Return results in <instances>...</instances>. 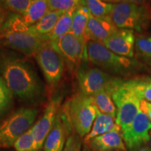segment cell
I'll return each mask as SVG.
<instances>
[{
  "mask_svg": "<svg viewBox=\"0 0 151 151\" xmlns=\"http://www.w3.org/2000/svg\"><path fill=\"white\" fill-rule=\"evenodd\" d=\"M66 11H50L37 23L29 27L31 32L39 37L47 35L52 31L59 19Z\"/></svg>",
  "mask_w": 151,
  "mask_h": 151,
  "instance_id": "cell-20",
  "label": "cell"
},
{
  "mask_svg": "<svg viewBox=\"0 0 151 151\" xmlns=\"http://www.w3.org/2000/svg\"><path fill=\"white\" fill-rule=\"evenodd\" d=\"M75 132L81 138L90 132L98 113L92 97L81 92L74 94L65 104Z\"/></svg>",
  "mask_w": 151,
  "mask_h": 151,
  "instance_id": "cell-4",
  "label": "cell"
},
{
  "mask_svg": "<svg viewBox=\"0 0 151 151\" xmlns=\"http://www.w3.org/2000/svg\"><path fill=\"white\" fill-rule=\"evenodd\" d=\"M101 1H105V2H107V3H114V4H116V3L120 2V0H101Z\"/></svg>",
  "mask_w": 151,
  "mask_h": 151,
  "instance_id": "cell-35",
  "label": "cell"
},
{
  "mask_svg": "<svg viewBox=\"0 0 151 151\" xmlns=\"http://www.w3.org/2000/svg\"><path fill=\"white\" fill-rule=\"evenodd\" d=\"M135 35L134 30L118 29L102 43L106 48L118 55L133 58L134 55Z\"/></svg>",
  "mask_w": 151,
  "mask_h": 151,
  "instance_id": "cell-14",
  "label": "cell"
},
{
  "mask_svg": "<svg viewBox=\"0 0 151 151\" xmlns=\"http://www.w3.org/2000/svg\"><path fill=\"white\" fill-rule=\"evenodd\" d=\"M106 90L111 94L116 106V122L124 132L137 116L141 99L132 88L129 80L115 77Z\"/></svg>",
  "mask_w": 151,
  "mask_h": 151,
  "instance_id": "cell-2",
  "label": "cell"
},
{
  "mask_svg": "<svg viewBox=\"0 0 151 151\" xmlns=\"http://www.w3.org/2000/svg\"><path fill=\"white\" fill-rule=\"evenodd\" d=\"M35 56L47 83L52 87L57 86L61 80L65 68L62 56L52 46L50 41H45Z\"/></svg>",
  "mask_w": 151,
  "mask_h": 151,
  "instance_id": "cell-9",
  "label": "cell"
},
{
  "mask_svg": "<svg viewBox=\"0 0 151 151\" xmlns=\"http://www.w3.org/2000/svg\"><path fill=\"white\" fill-rule=\"evenodd\" d=\"M62 97H54L47 105L44 113L37 123L32 127L35 138V150L39 151L43 147L45 141L51 130L55 120L57 114L60 110Z\"/></svg>",
  "mask_w": 151,
  "mask_h": 151,
  "instance_id": "cell-13",
  "label": "cell"
},
{
  "mask_svg": "<svg viewBox=\"0 0 151 151\" xmlns=\"http://www.w3.org/2000/svg\"><path fill=\"white\" fill-rule=\"evenodd\" d=\"M116 125V118L110 115L104 114L99 111L91 130L84 137V144L88 145L94 138L111 131Z\"/></svg>",
  "mask_w": 151,
  "mask_h": 151,
  "instance_id": "cell-17",
  "label": "cell"
},
{
  "mask_svg": "<svg viewBox=\"0 0 151 151\" xmlns=\"http://www.w3.org/2000/svg\"><path fill=\"white\" fill-rule=\"evenodd\" d=\"M33 0H0V6L9 11L22 16Z\"/></svg>",
  "mask_w": 151,
  "mask_h": 151,
  "instance_id": "cell-26",
  "label": "cell"
},
{
  "mask_svg": "<svg viewBox=\"0 0 151 151\" xmlns=\"http://www.w3.org/2000/svg\"><path fill=\"white\" fill-rule=\"evenodd\" d=\"M81 92L88 97L106 90L115 77L97 67H79L76 72Z\"/></svg>",
  "mask_w": 151,
  "mask_h": 151,
  "instance_id": "cell-10",
  "label": "cell"
},
{
  "mask_svg": "<svg viewBox=\"0 0 151 151\" xmlns=\"http://www.w3.org/2000/svg\"><path fill=\"white\" fill-rule=\"evenodd\" d=\"M86 46L88 60L106 73L129 76L140 71L142 67L136 59L118 55L101 43L89 41Z\"/></svg>",
  "mask_w": 151,
  "mask_h": 151,
  "instance_id": "cell-3",
  "label": "cell"
},
{
  "mask_svg": "<svg viewBox=\"0 0 151 151\" xmlns=\"http://www.w3.org/2000/svg\"><path fill=\"white\" fill-rule=\"evenodd\" d=\"M149 147L151 148V130L150 131V141H149Z\"/></svg>",
  "mask_w": 151,
  "mask_h": 151,
  "instance_id": "cell-37",
  "label": "cell"
},
{
  "mask_svg": "<svg viewBox=\"0 0 151 151\" xmlns=\"http://www.w3.org/2000/svg\"><path fill=\"white\" fill-rule=\"evenodd\" d=\"M50 11H67L77 8L81 4H86V0H49Z\"/></svg>",
  "mask_w": 151,
  "mask_h": 151,
  "instance_id": "cell-28",
  "label": "cell"
},
{
  "mask_svg": "<svg viewBox=\"0 0 151 151\" xmlns=\"http://www.w3.org/2000/svg\"><path fill=\"white\" fill-rule=\"evenodd\" d=\"M118 30L110 16L95 17L90 15L86 29V40L102 43Z\"/></svg>",
  "mask_w": 151,
  "mask_h": 151,
  "instance_id": "cell-15",
  "label": "cell"
},
{
  "mask_svg": "<svg viewBox=\"0 0 151 151\" xmlns=\"http://www.w3.org/2000/svg\"><path fill=\"white\" fill-rule=\"evenodd\" d=\"M14 147L16 151H36L35 138L32 127L18 138L14 143Z\"/></svg>",
  "mask_w": 151,
  "mask_h": 151,
  "instance_id": "cell-27",
  "label": "cell"
},
{
  "mask_svg": "<svg viewBox=\"0 0 151 151\" xmlns=\"http://www.w3.org/2000/svg\"><path fill=\"white\" fill-rule=\"evenodd\" d=\"M110 17L118 29L141 32L148 24L151 18V11L147 5L120 1L114 4Z\"/></svg>",
  "mask_w": 151,
  "mask_h": 151,
  "instance_id": "cell-6",
  "label": "cell"
},
{
  "mask_svg": "<svg viewBox=\"0 0 151 151\" xmlns=\"http://www.w3.org/2000/svg\"><path fill=\"white\" fill-rule=\"evenodd\" d=\"M0 74L12 94L24 102L39 103L44 98L42 81L24 57L14 52H1Z\"/></svg>",
  "mask_w": 151,
  "mask_h": 151,
  "instance_id": "cell-1",
  "label": "cell"
},
{
  "mask_svg": "<svg viewBox=\"0 0 151 151\" xmlns=\"http://www.w3.org/2000/svg\"><path fill=\"white\" fill-rule=\"evenodd\" d=\"M82 151H91L89 147H88V145L84 144L83 145V150Z\"/></svg>",
  "mask_w": 151,
  "mask_h": 151,
  "instance_id": "cell-36",
  "label": "cell"
},
{
  "mask_svg": "<svg viewBox=\"0 0 151 151\" xmlns=\"http://www.w3.org/2000/svg\"><path fill=\"white\" fill-rule=\"evenodd\" d=\"M120 1L135 4L138 5H146L148 0H120Z\"/></svg>",
  "mask_w": 151,
  "mask_h": 151,
  "instance_id": "cell-33",
  "label": "cell"
},
{
  "mask_svg": "<svg viewBox=\"0 0 151 151\" xmlns=\"http://www.w3.org/2000/svg\"><path fill=\"white\" fill-rule=\"evenodd\" d=\"M140 108L146 113L147 116L151 122V103L146 100H141Z\"/></svg>",
  "mask_w": 151,
  "mask_h": 151,
  "instance_id": "cell-31",
  "label": "cell"
},
{
  "mask_svg": "<svg viewBox=\"0 0 151 151\" xmlns=\"http://www.w3.org/2000/svg\"><path fill=\"white\" fill-rule=\"evenodd\" d=\"M76 9V8L66 11L65 14L60 17L52 31L41 37L43 40L44 41H51L71 32L73 17Z\"/></svg>",
  "mask_w": 151,
  "mask_h": 151,
  "instance_id": "cell-18",
  "label": "cell"
},
{
  "mask_svg": "<svg viewBox=\"0 0 151 151\" xmlns=\"http://www.w3.org/2000/svg\"><path fill=\"white\" fill-rule=\"evenodd\" d=\"M12 100V92L9 89L3 79L0 78V115L10 107Z\"/></svg>",
  "mask_w": 151,
  "mask_h": 151,
  "instance_id": "cell-29",
  "label": "cell"
},
{
  "mask_svg": "<svg viewBox=\"0 0 151 151\" xmlns=\"http://www.w3.org/2000/svg\"><path fill=\"white\" fill-rule=\"evenodd\" d=\"M50 43L63 58L65 64L71 72L76 73L83 61L88 60L87 43L71 32Z\"/></svg>",
  "mask_w": 151,
  "mask_h": 151,
  "instance_id": "cell-8",
  "label": "cell"
},
{
  "mask_svg": "<svg viewBox=\"0 0 151 151\" xmlns=\"http://www.w3.org/2000/svg\"><path fill=\"white\" fill-rule=\"evenodd\" d=\"M134 48L138 58L151 62V36L138 35L135 40Z\"/></svg>",
  "mask_w": 151,
  "mask_h": 151,
  "instance_id": "cell-24",
  "label": "cell"
},
{
  "mask_svg": "<svg viewBox=\"0 0 151 151\" xmlns=\"http://www.w3.org/2000/svg\"><path fill=\"white\" fill-rule=\"evenodd\" d=\"M86 6L90 14L95 17L110 16L114 4L107 3L101 0H86Z\"/></svg>",
  "mask_w": 151,
  "mask_h": 151,
  "instance_id": "cell-25",
  "label": "cell"
},
{
  "mask_svg": "<svg viewBox=\"0 0 151 151\" xmlns=\"http://www.w3.org/2000/svg\"><path fill=\"white\" fill-rule=\"evenodd\" d=\"M91 151H127L121 127L116 123L111 131L94 138L88 144Z\"/></svg>",
  "mask_w": 151,
  "mask_h": 151,
  "instance_id": "cell-16",
  "label": "cell"
},
{
  "mask_svg": "<svg viewBox=\"0 0 151 151\" xmlns=\"http://www.w3.org/2000/svg\"><path fill=\"white\" fill-rule=\"evenodd\" d=\"M9 12L6 9L0 6V31L6 19L7 18Z\"/></svg>",
  "mask_w": 151,
  "mask_h": 151,
  "instance_id": "cell-32",
  "label": "cell"
},
{
  "mask_svg": "<svg viewBox=\"0 0 151 151\" xmlns=\"http://www.w3.org/2000/svg\"><path fill=\"white\" fill-rule=\"evenodd\" d=\"M29 26L18 29H1L0 44L16 50L26 56L35 55L45 41L39 36L30 32Z\"/></svg>",
  "mask_w": 151,
  "mask_h": 151,
  "instance_id": "cell-7",
  "label": "cell"
},
{
  "mask_svg": "<svg viewBox=\"0 0 151 151\" xmlns=\"http://www.w3.org/2000/svg\"><path fill=\"white\" fill-rule=\"evenodd\" d=\"M82 138L75 130L67 138L63 151H82Z\"/></svg>",
  "mask_w": 151,
  "mask_h": 151,
  "instance_id": "cell-30",
  "label": "cell"
},
{
  "mask_svg": "<svg viewBox=\"0 0 151 151\" xmlns=\"http://www.w3.org/2000/svg\"><path fill=\"white\" fill-rule=\"evenodd\" d=\"M129 82L138 97L151 103V78L143 77L129 79Z\"/></svg>",
  "mask_w": 151,
  "mask_h": 151,
  "instance_id": "cell-23",
  "label": "cell"
},
{
  "mask_svg": "<svg viewBox=\"0 0 151 151\" xmlns=\"http://www.w3.org/2000/svg\"><path fill=\"white\" fill-rule=\"evenodd\" d=\"M74 131L67 110L64 105L60 109L51 130L43 144L44 151H63L68 137Z\"/></svg>",
  "mask_w": 151,
  "mask_h": 151,
  "instance_id": "cell-11",
  "label": "cell"
},
{
  "mask_svg": "<svg viewBox=\"0 0 151 151\" xmlns=\"http://www.w3.org/2000/svg\"><path fill=\"white\" fill-rule=\"evenodd\" d=\"M151 122L146 113L140 108L134 120L123 133L124 141L129 150L146 146L150 141Z\"/></svg>",
  "mask_w": 151,
  "mask_h": 151,
  "instance_id": "cell-12",
  "label": "cell"
},
{
  "mask_svg": "<svg viewBox=\"0 0 151 151\" xmlns=\"http://www.w3.org/2000/svg\"><path fill=\"white\" fill-rule=\"evenodd\" d=\"M48 1L49 0H33L27 11L22 16L24 23L27 26L33 25L50 12Z\"/></svg>",
  "mask_w": 151,
  "mask_h": 151,
  "instance_id": "cell-21",
  "label": "cell"
},
{
  "mask_svg": "<svg viewBox=\"0 0 151 151\" xmlns=\"http://www.w3.org/2000/svg\"><path fill=\"white\" fill-rule=\"evenodd\" d=\"M90 12L86 4L78 6L76 9L73 17L71 32L85 42L86 40V29L88 19L90 16Z\"/></svg>",
  "mask_w": 151,
  "mask_h": 151,
  "instance_id": "cell-19",
  "label": "cell"
},
{
  "mask_svg": "<svg viewBox=\"0 0 151 151\" xmlns=\"http://www.w3.org/2000/svg\"><path fill=\"white\" fill-rule=\"evenodd\" d=\"M129 151H151V148L148 146H143L139 147L138 148L133 149V150H131Z\"/></svg>",
  "mask_w": 151,
  "mask_h": 151,
  "instance_id": "cell-34",
  "label": "cell"
},
{
  "mask_svg": "<svg viewBox=\"0 0 151 151\" xmlns=\"http://www.w3.org/2000/svg\"><path fill=\"white\" fill-rule=\"evenodd\" d=\"M114 151H123V150H114Z\"/></svg>",
  "mask_w": 151,
  "mask_h": 151,
  "instance_id": "cell-38",
  "label": "cell"
},
{
  "mask_svg": "<svg viewBox=\"0 0 151 151\" xmlns=\"http://www.w3.org/2000/svg\"><path fill=\"white\" fill-rule=\"evenodd\" d=\"M38 115L35 108L22 107L0 123V148H10L33 125Z\"/></svg>",
  "mask_w": 151,
  "mask_h": 151,
  "instance_id": "cell-5",
  "label": "cell"
},
{
  "mask_svg": "<svg viewBox=\"0 0 151 151\" xmlns=\"http://www.w3.org/2000/svg\"><path fill=\"white\" fill-rule=\"evenodd\" d=\"M92 98L94 104L100 112L104 114L110 115L116 118V106L113 102L111 94L106 90H101L92 96Z\"/></svg>",
  "mask_w": 151,
  "mask_h": 151,
  "instance_id": "cell-22",
  "label": "cell"
}]
</instances>
